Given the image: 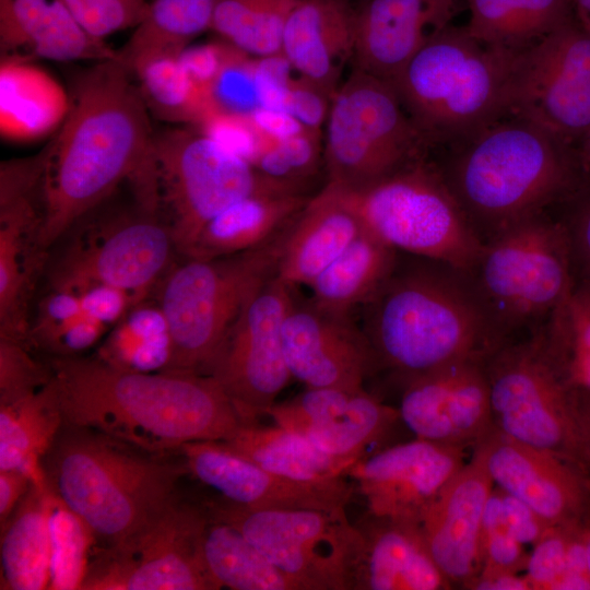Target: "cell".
<instances>
[{
    "label": "cell",
    "mask_w": 590,
    "mask_h": 590,
    "mask_svg": "<svg viewBox=\"0 0 590 590\" xmlns=\"http://www.w3.org/2000/svg\"><path fill=\"white\" fill-rule=\"evenodd\" d=\"M121 57L98 61L75 82L69 113L47 144L44 252L120 182L153 173L149 109Z\"/></svg>",
    "instance_id": "1"
},
{
    "label": "cell",
    "mask_w": 590,
    "mask_h": 590,
    "mask_svg": "<svg viewBox=\"0 0 590 590\" xmlns=\"http://www.w3.org/2000/svg\"><path fill=\"white\" fill-rule=\"evenodd\" d=\"M46 362L64 424L154 453L226 440L243 424L221 386L205 374L129 371L97 357L49 356Z\"/></svg>",
    "instance_id": "2"
},
{
    "label": "cell",
    "mask_w": 590,
    "mask_h": 590,
    "mask_svg": "<svg viewBox=\"0 0 590 590\" xmlns=\"http://www.w3.org/2000/svg\"><path fill=\"white\" fill-rule=\"evenodd\" d=\"M420 259L397 262L367 303L364 330L374 361L406 382L457 362L486 361L506 343L464 271Z\"/></svg>",
    "instance_id": "3"
},
{
    "label": "cell",
    "mask_w": 590,
    "mask_h": 590,
    "mask_svg": "<svg viewBox=\"0 0 590 590\" xmlns=\"http://www.w3.org/2000/svg\"><path fill=\"white\" fill-rule=\"evenodd\" d=\"M450 146L438 169L482 243L578 185L570 144L520 117L506 116Z\"/></svg>",
    "instance_id": "4"
},
{
    "label": "cell",
    "mask_w": 590,
    "mask_h": 590,
    "mask_svg": "<svg viewBox=\"0 0 590 590\" xmlns=\"http://www.w3.org/2000/svg\"><path fill=\"white\" fill-rule=\"evenodd\" d=\"M52 492L91 530L96 546L115 545L179 495V453L160 455L102 433L62 425L43 460Z\"/></svg>",
    "instance_id": "5"
},
{
    "label": "cell",
    "mask_w": 590,
    "mask_h": 590,
    "mask_svg": "<svg viewBox=\"0 0 590 590\" xmlns=\"http://www.w3.org/2000/svg\"><path fill=\"white\" fill-rule=\"evenodd\" d=\"M514 52L449 25L391 82L428 144H455L508 116Z\"/></svg>",
    "instance_id": "6"
},
{
    "label": "cell",
    "mask_w": 590,
    "mask_h": 590,
    "mask_svg": "<svg viewBox=\"0 0 590 590\" xmlns=\"http://www.w3.org/2000/svg\"><path fill=\"white\" fill-rule=\"evenodd\" d=\"M283 232L244 252L186 258L164 275L158 306L173 343L167 371L206 373L248 300L275 275Z\"/></svg>",
    "instance_id": "7"
},
{
    "label": "cell",
    "mask_w": 590,
    "mask_h": 590,
    "mask_svg": "<svg viewBox=\"0 0 590 590\" xmlns=\"http://www.w3.org/2000/svg\"><path fill=\"white\" fill-rule=\"evenodd\" d=\"M567 229L544 216H529L485 241L464 271L485 309L506 337L517 327L548 317L574 287Z\"/></svg>",
    "instance_id": "8"
},
{
    "label": "cell",
    "mask_w": 590,
    "mask_h": 590,
    "mask_svg": "<svg viewBox=\"0 0 590 590\" xmlns=\"http://www.w3.org/2000/svg\"><path fill=\"white\" fill-rule=\"evenodd\" d=\"M429 148L393 85L353 68L329 103L322 161L327 184L362 190L425 158Z\"/></svg>",
    "instance_id": "9"
},
{
    "label": "cell",
    "mask_w": 590,
    "mask_h": 590,
    "mask_svg": "<svg viewBox=\"0 0 590 590\" xmlns=\"http://www.w3.org/2000/svg\"><path fill=\"white\" fill-rule=\"evenodd\" d=\"M340 190L364 229L396 251L462 271L476 261L483 243L425 158L362 190Z\"/></svg>",
    "instance_id": "10"
},
{
    "label": "cell",
    "mask_w": 590,
    "mask_h": 590,
    "mask_svg": "<svg viewBox=\"0 0 590 590\" xmlns=\"http://www.w3.org/2000/svg\"><path fill=\"white\" fill-rule=\"evenodd\" d=\"M153 168L157 204L167 212L176 251L182 256L202 228L236 201L264 189H294L268 179L245 157L191 128L154 134Z\"/></svg>",
    "instance_id": "11"
},
{
    "label": "cell",
    "mask_w": 590,
    "mask_h": 590,
    "mask_svg": "<svg viewBox=\"0 0 590 590\" xmlns=\"http://www.w3.org/2000/svg\"><path fill=\"white\" fill-rule=\"evenodd\" d=\"M493 427L587 468L576 423L573 386L543 333L504 343L485 362Z\"/></svg>",
    "instance_id": "12"
},
{
    "label": "cell",
    "mask_w": 590,
    "mask_h": 590,
    "mask_svg": "<svg viewBox=\"0 0 590 590\" xmlns=\"http://www.w3.org/2000/svg\"><path fill=\"white\" fill-rule=\"evenodd\" d=\"M202 503L212 517L243 532L299 590H350L361 534L346 506L248 509Z\"/></svg>",
    "instance_id": "13"
},
{
    "label": "cell",
    "mask_w": 590,
    "mask_h": 590,
    "mask_svg": "<svg viewBox=\"0 0 590 590\" xmlns=\"http://www.w3.org/2000/svg\"><path fill=\"white\" fill-rule=\"evenodd\" d=\"M208 519L179 494L119 543L95 545L81 590H216L202 555Z\"/></svg>",
    "instance_id": "14"
},
{
    "label": "cell",
    "mask_w": 590,
    "mask_h": 590,
    "mask_svg": "<svg viewBox=\"0 0 590 590\" xmlns=\"http://www.w3.org/2000/svg\"><path fill=\"white\" fill-rule=\"evenodd\" d=\"M508 116L569 144L590 130V31L576 16L518 54Z\"/></svg>",
    "instance_id": "15"
},
{
    "label": "cell",
    "mask_w": 590,
    "mask_h": 590,
    "mask_svg": "<svg viewBox=\"0 0 590 590\" xmlns=\"http://www.w3.org/2000/svg\"><path fill=\"white\" fill-rule=\"evenodd\" d=\"M293 297L294 287L270 278L248 300L205 373L221 386L243 423L267 415L292 378L282 322Z\"/></svg>",
    "instance_id": "16"
},
{
    "label": "cell",
    "mask_w": 590,
    "mask_h": 590,
    "mask_svg": "<svg viewBox=\"0 0 590 590\" xmlns=\"http://www.w3.org/2000/svg\"><path fill=\"white\" fill-rule=\"evenodd\" d=\"M176 251L170 229L155 211L121 217L79 236L52 267L51 288L86 282L104 283L128 293L134 306L144 302L169 267Z\"/></svg>",
    "instance_id": "17"
},
{
    "label": "cell",
    "mask_w": 590,
    "mask_h": 590,
    "mask_svg": "<svg viewBox=\"0 0 590 590\" xmlns=\"http://www.w3.org/2000/svg\"><path fill=\"white\" fill-rule=\"evenodd\" d=\"M43 177L20 163L0 172V338L26 344L28 304L46 252L39 246Z\"/></svg>",
    "instance_id": "18"
},
{
    "label": "cell",
    "mask_w": 590,
    "mask_h": 590,
    "mask_svg": "<svg viewBox=\"0 0 590 590\" xmlns=\"http://www.w3.org/2000/svg\"><path fill=\"white\" fill-rule=\"evenodd\" d=\"M464 463L463 448L415 438L356 460L345 476L356 485L368 514L421 526Z\"/></svg>",
    "instance_id": "19"
},
{
    "label": "cell",
    "mask_w": 590,
    "mask_h": 590,
    "mask_svg": "<svg viewBox=\"0 0 590 590\" xmlns=\"http://www.w3.org/2000/svg\"><path fill=\"white\" fill-rule=\"evenodd\" d=\"M476 445L494 484L526 503L551 526H590V474L581 467L494 427Z\"/></svg>",
    "instance_id": "20"
},
{
    "label": "cell",
    "mask_w": 590,
    "mask_h": 590,
    "mask_svg": "<svg viewBox=\"0 0 590 590\" xmlns=\"http://www.w3.org/2000/svg\"><path fill=\"white\" fill-rule=\"evenodd\" d=\"M485 362H457L408 381L400 420L416 438L475 446L493 428Z\"/></svg>",
    "instance_id": "21"
},
{
    "label": "cell",
    "mask_w": 590,
    "mask_h": 590,
    "mask_svg": "<svg viewBox=\"0 0 590 590\" xmlns=\"http://www.w3.org/2000/svg\"><path fill=\"white\" fill-rule=\"evenodd\" d=\"M190 474L217 494L212 499L248 508H332L346 506L353 486L346 480L330 484L297 482L272 473L239 455L223 440H199L178 450Z\"/></svg>",
    "instance_id": "22"
},
{
    "label": "cell",
    "mask_w": 590,
    "mask_h": 590,
    "mask_svg": "<svg viewBox=\"0 0 590 590\" xmlns=\"http://www.w3.org/2000/svg\"><path fill=\"white\" fill-rule=\"evenodd\" d=\"M282 344L292 378L309 388H361L375 362L364 330L350 315L295 296L282 322Z\"/></svg>",
    "instance_id": "23"
},
{
    "label": "cell",
    "mask_w": 590,
    "mask_h": 590,
    "mask_svg": "<svg viewBox=\"0 0 590 590\" xmlns=\"http://www.w3.org/2000/svg\"><path fill=\"white\" fill-rule=\"evenodd\" d=\"M275 425L298 434L333 458L354 463L364 450L400 420L399 410L363 387L309 388L275 403L268 414Z\"/></svg>",
    "instance_id": "24"
},
{
    "label": "cell",
    "mask_w": 590,
    "mask_h": 590,
    "mask_svg": "<svg viewBox=\"0 0 590 590\" xmlns=\"http://www.w3.org/2000/svg\"><path fill=\"white\" fill-rule=\"evenodd\" d=\"M482 449L448 481L424 515L421 529L428 551L451 583L463 587L481 567L485 506L494 488Z\"/></svg>",
    "instance_id": "25"
},
{
    "label": "cell",
    "mask_w": 590,
    "mask_h": 590,
    "mask_svg": "<svg viewBox=\"0 0 590 590\" xmlns=\"http://www.w3.org/2000/svg\"><path fill=\"white\" fill-rule=\"evenodd\" d=\"M457 0H365L356 12L352 66L392 82L450 25Z\"/></svg>",
    "instance_id": "26"
},
{
    "label": "cell",
    "mask_w": 590,
    "mask_h": 590,
    "mask_svg": "<svg viewBox=\"0 0 590 590\" xmlns=\"http://www.w3.org/2000/svg\"><path fill=\"white\" fill-rule=\"evenodd\" d=\"M356 12L350 0H297L285 23L281 56L330 99L352 62Z\"/></svg>",
    "instance_id": "27"
},
{
    "label": "cell",
    "mask_w": 590,
    "mask_h": 590,
    "mask_svg": "<svg viewBox=\"0 0 590 590\" xmlns=\"http://www.w3.org/2000/svg\"><path fill=\"white\" fill-rule=\"evenodd\" d=\"M355 524L361 543L350 590H445L451 587L433 559L421 526L368 512Z\"/></svg>",
    "instance_id": "28"
},
{
    "label": "cell",
    "mask_w": 590,
    "mask_h": 590,
    "mask_svg": "<svg viewBox=\"0 0 590 590\" xmlns=\"http://www.w3.org/2000/svg\"><path fill=\"white\" fill-rule=\"evenodd\" d=\"M363 231L344 193L326 184L284 229L275 276L292 287L309 286Z\"/></svg>",
    "instance_id": "29"
},
{
    "label": "cell",
    "mask_w": 590,
    "mask_h": 590,
    "mask_svg": "<svg viewBox=\"0 0 590 590\" xmlns=\"http://www.w3.org/2000/svg\"><path fill=\"white\" fill-rule=\"evenodd\" d=\"M1 49L56 61L108 60L120 52L88 34L62 0H0Z\"/></svg>",
    "instance_id": "30"
},
{
    "label": "cell",
    "mask_w": 590,
    "mask_h": 590,
    "mask_svg": "<svg viewBox=\"0 0 590 590\" xmlns=\"http://www.w3.org/2000/svg\"><path fill=\"white\" fill-rule=\"evenodd\" d=\"M308 199L288 188L251 193L212 219L185 257L216 258L260 247L280 235Z\"/></svg>",
    "instance_id": "31"
},
{
    "label": "cell",
    "mask_w": 590,
    "mask_h": 590,
    "mask_svg": "<svg viewBox=\"0 0 590 590\" xmlns=\"http://www.w3.org/2000/svg\"><path fill=\"white\" fill-rule=\"evenodd\" d=\"M71 97L30 59L5 56L0 67V131L13 142H32L63 123Z\"/></svg>",
    "instance_id": "32"
},
{
    "label": "cell",
    "mask_w": 590,
    "mask_h": 590,
    "mask_svg": "<svg viewBox=\"0 0 590 590\" xmlns=\"http://www.w3.org/2000/svg\"><path fill=\"white\" fill-rule=\"evenodd\" d=\"M63 425L49 380L25 394L0 400V471L16 470L45 484L43 460Z\"/></svg>",
    "instance_id": "33"
},
{
    "label": "cell",
    "mask_w": 590,
    "mask_h": 590,
    "mask_svg": "<svg viewBox=\"0 0 590 590\" xmlns=\"http://www.w3.org/2000/svg\"><path fill=\"white\" fill-rule=\"evenodd\" d=\"M48 483H33L1 526V589H48L50 564Z\"/></svg>",
    "instance_id": "34"
},
{
    "label": "cell",
    "mask_w": 590,
    "mask_h": 590,
    "mask_svg": "<svg viewBox=\"0 0 590 590\" xmlns=\"http://www.w3.org/2000/svg\"><path fill=\"white\" fill-rule=\"evenodd\" d=\"M228 447L278 475L310 484L346 480L352 463L326 455L304 437L279 425L243 423L223 440Z\"/></svg>",
    "instance_id": "35"
},
{
    "label": "cell",
    "mask_w": 590,
    "mask_h": 590,
    "mask_svg": "<svg viewBox=\"0 0 590 590\" xmlns=\"http://www.w3.org/2000/svg\"><path fill=\"white\" fill-rule=\"evenodd\" d=\"M398 251L365 229L310 284L311 300L337 314L350 315L367 304L392 273Z\"/></svg>",
    "instance_id": "36"
},
{
    "label": "cell",
    "mask_w": 590,
    "mask_h": 590,
    "mask_svg": "<svg viewBox=\"0 0 590 590\" xmlns=\"http://www.w3.org/2000/svg\"><path fill=\"white\" fill-rule=\"evenodd\" d=\"M464 27L479 42L520 52L575 16L573 0H468Z\"/></svg>",
    "instance_id": "37"
},
{
    "label": "cell",
    "mask_w": 590,
    "mask_h": 590,
    "mask_svg": "<svg viewBox=\"0 0 590 590\" xmlns=\"http://www.w3.org/2000/svg\"><path fill=\"white\" fill-rule=\"evenodd\" d=\"M208 515L202 555L216 590H299L243 532Z\"/></svg>",
    "instance_id": "38"
},
{
    "label": "cell",
    "mask_w": 590,
    "mask_h": 590,
    "mask_svg": "<svg viewBox=\"0 0 590 590\" xmlns=\"http://www.w3.org/2000/svg\"><path fill=\"white\" fill-rule=\"evenodd\" d=\"M217 0H153L129 42L119 51L131 70L158 55H179L190 42L211 30Z\"/></svg>",
    "instance_id": "39"
},
{
    "label": "cell",
    "mask_w": 590,
    "mask_h": 590,
    "mask_svg": "<svg viewBox=\"0 0 590 590\" xmlns=\"http://www.w3.org/2000/svg\"><path fill=\"white\" fill-rule=\"evenodd\" d=\"M173 343L167 319L157 305L140 303L118 321L99 346L102 362L129 371H167Z\"/></svg>",
    "instance_id": "40"
},
{
    "label": "cell",
    "mask_w": 590,
    "mask_h": 590,
    "mask_svg": "<svg viewBox=\"0 0 590 590\" xmlns=\"http://www.w3.org/2000/svg\"><path fill=\"white\" fill-rule=\"evenodd\" d=\"M143 99L156 116L174 122H205L217 111L210 93L186 72L179 55L165 54L131 69Z\"/></svg>",
    "instance_id": "41"
},
{
    "label": "cell",
    "mask_w": 590,
    "mask_h": 590,
    "mask_svg": "<svg viewBox=\"0 0 590 590\" xmlns=\"http://www.w3.org/2000/svg\"><path fill=\"white\" fill-rule=\"evenodd\" d=\"M297 0H217L211 31L243 54L281 55L285 23Z\"/></svg>",
    "instance_id": "42"
},
{
    "label": "cell",
    "mask_w": 590,
    "mask_h": 590,
    "mask_svg": "<svg viewBox=\"0 0 590 590\" xmlns=\"http://www.w3.org/2000/svg\"><path fill=\"white\" fill-rule=\"evenodd\" d=\"M50 590L81 589L96 541L83 522L50 488Z\"/></svg>",
    "instance_id": "43"
},
{
    "label": "cell",
    "mask_w": 590,
    "mask_h": 590,
    "mask_svg": "<svg viewBox=\"0 0 590 590\" xmlns=\"http://www.w3.org/2000/svg\"><path fill=\"white\" fill-rule=\"evenodd\" d=\"M321 161V131L302 128L280 140L266 142L252 166L268 179L302 190L303 182L315 174Z\"/></svg>",
    "instance_id": "44"
},
{
    "label": "cell",
    "mask_w": 590,
    "mask_h": 590,
    "mask_svg": "<svg viewBox=\"0 0 590 590\" xmlns=\"http://www.w3.org/2000/svg\"><path fill=\"white\" fill-rule=\"evenodd\" d=\"M86 317L74 292L51 288L38 305L26 345L50 356H69L80 340Z\"/></svg>",
    "instance_id": "45"
},
{
    "label": "cell",
    "mask_w": 590,
    "mask_h": 590,
    "mask_svg": "<svg viewBox=\"0 0 590 590\" xmlns=\"http://www.w3.org/2000/svg\"><path fill=\"white\" fill-rule=\"evenodd\" d=\"M244 55L227 44L224 62L210 87L217 113L248 117L260 108L256 61Z\"/></svg>",
    "instance_id": "46"
},
{
    "label": "cell",
    "mask_w": 590,
    "mask_h": 590,
    "mask_svg": "<svg viewBox=\"0 0 590 590\" xmlns=\"http://www.w3.org/2000/svg\"><path fill=\"white\" fill-rule=\"evenodd\" d=\"M585 528L553 527L533 544L526 566L531 590H567L571 547Z\"/></svg>",
    "instance_id": "47"
},
{
    "label": "cell",
    "mask_w": 590,
    "mask_h": 590,
    "mask_svg": "<svg viewBox=\"0 0 590 590\" xmlns=\"http://www.w3.org/2000/svg\"><path fill=\"white\" fill-rule=\"evenodd\" d=\"M83 28L103 39L117 31L135 26L142 19L145 0H62Z\"/></svg>",
    "instance_id": "48"
},
{
    "label": "cell",
    "mask_w": 590,
    "mask_h": 590,
    "mask_svg": "<svg viewBox=\"0 0 590 590\" xmlns=\"http://www.w3.org/2000/svg\"><path fill=\"white\" fill-rule=\"evenodd\" d=\"M49 380L47 362L36 359L26 344L0 338V400L31 392Z\"/></svg>",
    "instance_id": "49"
},
{
    "label": "cell",
    "mask_w": 590,
    "mask_h": 590,
    "mask_svg": "<svg viewBox=\"0 0 590 590\" xmlns=\"http://www.w3.org/2000/svg\"><path fill=\"white\" fill-rule=\"evenodd\" d=\"M61 290L74 292L83 310L107 328L115 326L134 306L128 293L104 283L86 282Z\"/></svg>",
    "instance_id": "50"
},
{
    "label": "cell",
    "mask_w": 590,
    "mask_h": 590,
    "mask_svg": "<svg viewBox=\"0 0 590 590\" xmlns=\"http://www.w3.org/2000/svg\"><path fill=\"white\" fill-rule=\"evenodd\" d=\"M524 544L506 528L485 532L481 536V567L477 574L516 573L526 570L529 555Z\"/></svg>",
    "instance_id": "51"
},
{
    "label": "cell",
    "mask_w": 590,
    "mask_h": 590,
    "mask_svg": "<svg viewBox=\"0 0 590 590\" xmlns=\"http://www.w3.org/2000/svg\"><path fill=\"white\" fill-rule=\"evenodd\" d=\"M330 98L304 80L290 82L283 110L304 128L320 131L326 121Z\"/></svg>",
    "instance_id": "52"
},
{
    "label": "cell",
    "mask_w": 590,
    "mask_h": 590,
    "mask_svg": "<svg viewBox=\"0 0 590 590\" xmlns=\"http://www.w3.org/2000/svg\"><path fill=\"white\" fill-rule=\"evenodd\" d=\"M500 493L505 527L522 544H535L553 528L526 503L503 489Z\"/></svg>",
    "instance_id": "53"
},
{
    "label": "cell",
    "mask_w": 590,
    "mask_h": 590,
    "mask_svg": "<svg viewBox=\"0 0 590 590\" xmlns=\"http://www.w3.org/2000/svg\"><path fill=\"white\" fill-rule=\"evenodd\" d=\"M574 203L569 221L564 224L570 240L574 264L577 262L586 281H590V185Z\"/></svg>",
    "instance_id": "54"
},
{
    "label": "cell",
    "mask_w": 590,
    "mask_h": 590,
    "mask_svg": "<svg viewBox=\"0 0 590 590\" xmlns=\"http://www.w3.org/2000/svg\"><path fill=\"white\" fill-rule=\"evenodd\" d=\"M225 45L206 44L188 46L179 54V60L189 76L210 93V87L217 75L227 48Z\"/></svg>",
    "instance_id": "55"
},
{
    "label": "cell",
    "mask_w": 590,
    "mask_h": 590,
    "mask_svg": "<svg viewBox=\"0 0 590 590\" xmlns=\"http://www.w3.org/2000/svg\"><path fill=\"white\" fill-rule=\"evenodd\" d=\"M32 484L33 481L24 472L0 471V527L11 517Z\"/></svg>",
    "instance_id": "56"
},
{
    "label": "cell",
    "mask_w": 590,
    "mask_h": 590,
    "mask_svg": "<svg viewBox=\"0 0 590 590\" xmlns=\"http://www.w3.org/2000/svg\"><path fill=\"white\" fill-rule=\"evenodd\" d=\"M465 588L477 590H531L526 575L521 576L516 573L477 574Z\"/></svg>",
    "instance_id": "57"
},
{
    "label": "cell",
    "mask_w": 590,
    "mask_h": 590,
    "mask_svg": "<svg viewBox=\"0 0 590 590\" xmlns=\"http://www.w3.org/2000/svg\"><path fill=\"white\" fill-rule=\"evenodd\" d=\"M574 408L582 450L590 471V390L576 391Z\"/></svg>",
    "instance_id": "58"
},
{
    "label": "cell",
    "mask_w": 590,
    "mask_h": 590,
    "mask_svg": "<svg viewBox=\"0 0 590 590\" xmlns=\"http://www.w3.org/2000/svg\"><path fill=\"white\" fill-rule=\"evenodd\" d=\"M568 375L574 386L590 390V351H579L573 356Z\"/></svg>",
    "instance_id": "59"
},
{
    "label": "cell",
    "mask_w": 590,
    "mask_h": 590,
    "mask_svg": "<svg viewBox=\"0 0 590 590\" xmlns=\"http://www.w3.org/2000/svg\"><path fill=\"white\" fill-rule=\"evenodd\" d=\"M577 158L579 168L590 179V130L581 138V146Z\"/></svg>",
    "instance_id": "60"
},
{
    "label": "cell",
    "mask_w": 590,
    "mask_h": 590,
    "mask_svg": "<svg viewBox=\"0 0 590 590\" xmlns=\"http://www.w3.org/2000/svg\"><path fill=\"white\" fill-rule=\"evenodd\" d=\"M576 19L590 31V0H573Z\"/></svg>",
    "instance_id": "61"
},
{
    "label": "cell",
    "mask_w": 590,
    "mask_h": 590,
    "mask_svg": "<svg viewBox=\"0 0 590 590\" xmlns=\"http://www.w3.org/2000/svg\"><path fill=\"white\" fill-rule=\"evenodd\" d=\"M585 548H586V559L587 566L590 574V527L587 528L585 534Z\"/></svg>",
    "instance_id": "62"
}]
</instances>
